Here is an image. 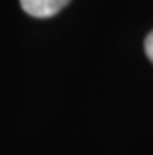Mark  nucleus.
<instances>
[{"label": "nucleus", "instance_id": "1", "mask_svg": "<svg viewBox=\"0 0 153 155\" xmlns=\"http://www.w3.org/2000/svg\"><path fill=\"white\" fill-rule=\"evenodd\" d=\"M68 4H70V0H20L22 10L28 16H34V18H50V16H56Z\"/></svg>", "mask_w": 153, "mask_h": 155}, {"label": "nucleus", "instance_id": "2", "mask_svg": "<svg viewBox=\"0 0 153 155\" xmlns=\"http://www.w3.org/2000/svg\"><path fill=\"white\" fill-rule=\"evenodd\" d=\"M143 48H145V54H147V58L153 62V30L147 34V38H145V44H143Z\"/></svg>", "mask_w": 153, "mask_h": 155}]
</instances>
